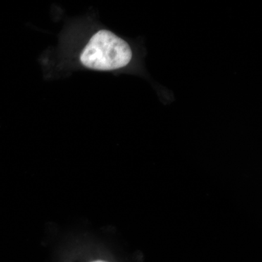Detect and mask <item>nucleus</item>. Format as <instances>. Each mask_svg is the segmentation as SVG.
I'll use <instances>...</instances> for the list:
<instances>
[{
	"mask_svg": "<svg viewBox=\"0 0 262 262\" xmlns=\"http://www.w3.org/2000/svg\"><path fill=\"white\" fill-rule=\"evenodd\" d=\"M132 58V48L128 42L107 29L94 33L80 55L83 67L101 72L125 68Z\"/></svg>",
	"mask_w": 262,
	"mask_h": 262,
	"instance_id": "obj_1",
	"label": "nucleus"
},
{
	"mask_svg": "<svg viewBox=\"0 0 262 262\" xmlns=\"http://www.w3.org/2000/svg\"><path fill=\"white\" fill-rule=\"evenodd\" d=\"M92 262H106V261H95Z\"/></svg>",
	"mask_w": 262,
	"mask_h": 262,
	"instance_id": "obj_2",
	"label": "nucleus"
}]
</instances>
